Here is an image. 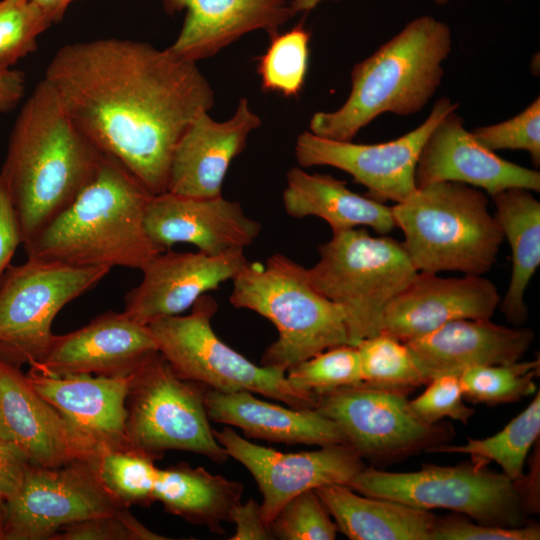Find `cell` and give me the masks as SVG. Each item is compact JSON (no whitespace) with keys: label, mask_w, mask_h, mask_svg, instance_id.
<instances>
[{"label":"cell","mask_w":540,"mask_h":540,"mask_svg":"<svg viewBox=\"0 0 540 540\" xmlns=\"http://www.w3.org/2000/svg\"><path fill=\"white\" fill-rule=\"evenodd\" d=\"M44 78L82 133L152 195L167 189L182 134L215 103L196 62L129 39L68 43Z\"/></svg>","instance_id":"cell-1"},{"label":"cell","mask_w":540,"mask_h":540,"mask_svg":"<svg viewBox=\"0 0 540 540\" xmlns=\"http://www.w3.org/2000/svg\"><path fill=\"white\" fill-rule=\"evenodd\" d=\"M102 157L43 78L18 114L0 173L23 246L70 205L93 179Z\"/></svg>","instance_id":"cell-2"},{"label":"cell","mask_w":540,"mask_h":540,"mask_svg":"<svg viewBox=\"0 0 540 540\" xmlns=\"http://www.w3.org/2000/svg\"><path fill=\"white\" fill-rule=\"evenodd\" d=\"M152 194L114 158L103 154L93 179L36 237L27 258L73 266L142 270L162 248L144 226Z\"/></svg>","instance_id":"cell-3"},{"label":"cell","mask_w":540,"mask_h":540,"mask_svg":"<svg viewBox=\"0 0 540 540\" xmlns=\"http://www.w3.org/2000/svg\"><path fill=\"white\" fill-rule=\"evenodd\" d=\"M452 47L448 25L431 16L409 22L397 35L351 70V90L335 111L315 113L309 131L317 136L352 141L383 113L419 112L443 77L442 64Z\"/></svg>","instance_id":"cell-4"},{"label":"cell","mask_w":540,"mask_h":540,"mask_svg":"<svg viewBox=\"0 0 540 540\" xmlns=\"http://www.w3.org/2000/svg\"><path fill=\"white\" fill-rule=\"evenodd\" d=\"M391 209L418 271L483 275L495 264L504 236L481 189L434 182L416 187Z\"/></svg>","instance_id":"cell-5"},{"label":"cell","mask_w":540,"mask_h":540,"mask_svg":"<svg viewBox=\"0 0 540 540\" xmlns=\"http://www.w3.org/2000/svg\"><path fill=\"white\" fill-rule=\"evenodd\" d=\"M232 281L231 305L258 313L277 329L261 365L286 372L326 349L351 345L342 309L289 257L275 253L264 265L250 262Z\"/></svg>","instance_id":"cell-6"},{"label":"cell","mask_w":540,"mask_h":540,"mask_svg":"<svg viewBox=\"0 0 540 540\" xmlns=\"http://www.w3.org/2000/svg\"><path fill=\"white\" fill-rule=\"evenodd\" d=\"M318 253L309 279L342 309L353 346L380 333L388 304L418 272L402 242L365 229L333 233Z\"/></svg>","instance_id":"cell-7"},{"label":"cell","mask_w":540,"mask_h":540,"mask_svg":"<svg viewBox=\"0 0 540 540\" xmlns=\"http://www.w3.org/2000/svg\"><path fill=\"white\" fill-rule=\"evenodd\" d=\"M216 300L205 294L188 315L159 318L148 324L157 351L181 379L221 392L247 391L295 408H315L317 396L293 386L286 372L256 365L223 342L211 320Z\"/></svg>","instance_id":"cell-8"},{"label":"cell","mask_w":540,"mask_h":540,"mask_svg":"<svg viewBox=\"0 0 540 540\" xmlns=\"http://www.w3.org/2000/svg\"><path fill=\"white\" fill-rule=\"evenodd\" d=\"M206 389L179 378L158 351L150 353L129 375L126 432L131 449L155 461L166 451L183 450L224 463L229 456L210 426Z\"/></svg>","instance_id":"cell-9"},{"label":"cell","mask_w":540,"mask_h":540,"mask_svg":"<svg viewBox=\"0 0 540 540\" xmlns=\"http://www.w3.org/2000/svg\"><path fill=\"white\" fill-rule=\"evenodd\" d=\"M363 495L416 508L449 509L477 523L518 527L527 523L515 482L487 466L426 465L412 472H386L365 467L348 485Z\"/></svg>","instance_id":"cell-10"},{"label":"cell","mask_w":540,"mask_h":540,"mask_svg":"<svg viewBox=\"0 0 540 540\" xmlns=\"http://www.w3.org/2000/svg\"><path fill=\"white\" fill-rule=\"evenodd\" d=\"M110 270L32 258L10 265L0 285V360L17 368L37 363L54 335L56 315Z\"/></svg>","instance_id":"cell-11"},{"label":"cell","mask_w":540,"mask_h":540,"mask_svg":"<svg viewBox=\"0 0 540 540\" xmlns=\"http://www.w3.org/2000/svg\"><path fill=\"white\" fill-rule=\"evenodd\" d=\"M406 395L361 382L317 395L315 408L339 426L363 459L398 460L451 441L453 427L420 419Z\"/></svg>","instance_id":"cell-12"},{"label":"cell","mask_w":540,"mask_h":540,"mask_svg":"<svg viewBox=\"0 0 540 540\" xmlns=\"http://www.w3.org/2000/svg\"><path fill=\"white\" fill-rule=\"evenodd\" d=\"M128 513L88 460L54 468L30 465L17 493L5 501L2 540H51L71 523Z\"/></svg>","instance_id":"cell-13"},{"label":"cell","mask_w":540,"mask_h":540,"mask_svg":"<svg viewBox=\"0 0 540 540\" xmlns=\"http://www.w3.org/2000/svg\"><path fill=\"white\" fill-rule=\"evenodd\" d=\"M457 106L443 97L435 102L420 126L397 139L377 144L331 140L304 131L296 139V160L301 168L330 166L348 173L367 188L368 197L379 202H402L416 189L415 170L426 139Z\"/></svg>","instance_id":"cell-14"},{"label":"cell","mask_w":540,"mask_h":540,"mask_svg":"<svg viewBox=\"0 0 540 540\" xmlns=\"http://www.w3.org/2000/svg\"><path fill=\"white\" fill-rule=\"evenodd\" d=\"M213 434L227 455L254 477L263 497L262 518L268 526L294 496L325 485H348L366 467L364 459L346 443L283 453L255 444L228 426L213 429Z\"/></svg>","instance_id":"cell-15"},{"label":"cell","mask_w":540,"mask_h":540,"mask_svg":"<svg viewBox=\"0 0 540 540\" xmlns=\"http://www.w3.org/2000/svg\"><path fill=\"white\" fill-rule=\"evenodd\" d=\"M249 263L244 250L209 255L167 249L142 268V281L125 295L124 312L146 326L159 318L180 315Z\"/></svg>","instance_id":"cell-16"},{"label":"cell","mask_w":540,"mask_h":540,"mask_svg":"<svg viewBox=\"0 0 540 540\" xmlns=\"http://www.w3.org/2000/svg\"><path fill=\"white\" fill-rule=\"evenodd\" d=\"M144 226L152 242L163 250L189 243L209 255L244 250L262 228L245 214L240 203L222 195L198 198L168 191L150 197Z\"/></svg>","instance_id":"cell-17"},{"label":"cell","mask_w":540,"mask_h":540,"mask_svg":"<svg viewBox=\"0 0 540 540\" xmlns=\"http://www.w3.org/2000/svg\"><path fill=\"white\" fill-rule=\"evenodd\" d=\"M0 437L31 465L54 468L88 460L95 449L28 382L20 368L0 360Z\"/></svg>","instance_id":"cell-18"},{"label":"cell","mask_w":540,"mask_h":540,"mask_svg":"<svg viewBox=\"0 0 540 540\" xmlns=\"http://www.w3.org/2000/svg\"><path fill=\"white\" fill-rule=\"evenodd\" d=\"M497 287L482 275L444 278L418 271L385 309L380 333L408 342L460 319H490L499 306Z\"/></svg>","instance_id":"cell-19"},{"label":"cell","mask_w":540,"mask_h":540,"mask_svg":"<svg viewBox=\"0 0 540 540\" xmlns=\"http://www.w3.org/2000/svg\"><path fill=\"white\" fill-rule=\"evenodd\" d=\"M456 110L446 114L426 139L415 170L416 187L449 181L482 189L490 196L509 188L540 190L538 171L482 146Z\"/></svg>","instance_id":"cell-20"},{"label":"cell","mask_w":540,"mask_h":540,"mask_svg":"<svg viewBox=\"0 0 540 540\" xmlns=\"http://www.w3.org/2000/svg\"><path fill=\"white\" fill-rule=\"evenodd\" d=\"M154 351L148 326L124 311H107L78 330L54 334L46 353L30 369L53 376H128Z\"/></svg>","instance_id":"cell-21"},{"label":"cell","mask_w":540,"mask_h":540,"mask_svg":"<svg viewBox=\"0 0 540 540\" xmlns=\"http://www.w3.org/2000/svg\"><path fill=\"white\" fill-rule=\"evenodd\" d=\"M260 125L261 119L247 98L239 100L226 121H216L208 112L199 114L174 148L166 191L198 198L221 196L231 162Z\"/></svg>","instance_id":"cell-22"},{"label":"cell","mask_w":540,"mask_h":540,"mask_svg":"<svg viewBox=\"0 0 540 540\" xmlns=\"http://www.w3.org/2000/svg\"><path fill=\"white\" fill-rule=\"evenodd\" d=\"M34 390L95 449H131L126 432L128 376H53L30 369Z\"/></svg>","instance_id":"cell-23"},{"label":"cell","mask_w":540,"mask_h":540,"mask_svg":"<svg viewBox=\"0 0 540 540\" xmlns=\"http://www.w3.org/2000/svg\"><path fill=\"white\" fill-rule=\"evenodd\" d=\"M162 4L168 14L186 11L168 48L196 63L247 33L264 30L272 36L295 15L287 0H162Z\"/></svg>","instance_id":"cell-24"},{"label":"cell","mask_w":540,"mask_h":540,"mask_svg":"<svg viewBox=\"0 0 540 540\" xmlns=\"http://www.w3.org/2000/svg\"><path fill=\"white\" fill-rule=\"evenodd\" d=\"M533 340L529 328L506 327L490 319H460L404 343L431 380L441 374L460 376L476 366L519 361Z\"/></svg>","instance_id":"cell-25"},{"label":"cell","mask_w":540,"mask_h":540,"mask_svg":"<svg viewBox=\"0 0 540 540\" xmlns=\"http://www.w3.org/2000/svg\"><path fill=\"white\" fill-rule=\"evenodd\" d=\"M204 404L209 420L238 427L248 438L319 447L348 444L339 426L316 408L284 407L251 392L210 388L205 391Z\"/></svg>","instance_id":"cell-26"},{"label":"cell","mask_w":540,"mask_h":540,"mask_svg":"<svg viewBox=\"0 0 540 540\" xmlns=\"http://www.w3.org/2000/svg\"><path fill=\"white\" fill-rule=\"evenodd\" d=\"M282 200L289 216L321 218L332 233L366 226L384 235L396 227L391 207L353 192L345 181L300 166L287 172Z\"/></svg>","instance_id":"cell-27"},{"label":"cell","mask_w":540,"mask_h":540,"mask_svg":"<svg viewBox=\"0 0 540 540\" xmlns=\"http://www.w3.org/2000/svg\"><path fill=\"white\" fill-rule=\"evenodd\" d=\"M315 492L338 531L351 540H431L437 517L430 510L363 495L342 484Z\"/></svg>","instance_id":"cell-28"},{"label":"cell","mask_w":540,"mask_h":540,"mask_svg":"<svg viewBox=\"0 0 540 540\" xmlns=\"http://www.w3.org/2000/svg\"><path fill=\"white\" fill-rule=\"evenodd\" d=\"M242 492L241 482L178 463L158 468L152 496L167 512L221 534L222 523L231 522Z\"/></svg>","instance_id":"cell-29"},{"label":"cell","mask_w":540,"mask_h":540,"mask_svg":"<svg viewBox=\"0 0 540 540\" xmlns=\"http://www.w3.org/2000/svg\"><path fill=\"white\" fill-rule=\"evenodd\" d=\"M495 218L507 239L512 258L509 285L500 309L514 325L528 317L526 289L540 265V202L530 190L509 188L491 196Z\"/></svg>","instance_id":"cell-30"},{"label":"cell","mask_w":540,"mask_h":540,"mask_svg":"<svg viewBox=\"0 0 540 540\" xmlns=\"http://www.w3.org/2000/svg\"><path fill=\"white\" fill-rule=\"evenodd\" d=\"M540 435V393L501 431L484 438L468 439L463 445L443 444L430 449V453H460L471 457L477 466L496 462L513 482L524 476V465L530 448Z\"/></svg>","instance_id":"cell-31"},{"label":"cell","mask_w":540,"mask_h":540,"mask_svg":"<svg viewBox=\"0 0 540 540\" xmlns=\"http://www.w3.org/2000/svg\"><path fill=\"white\" fill-rule=\"evenodd\" d=\"M97 478L121 505H150L158 468L134 449H102L89 459Z\"/></svg>","instance_id":"cell-32"},{"label":"cell","mask_w":540,"mask_h":540,"mask_svg":"<svg viewBox=\"0 0 540 540\" xmlns=\"http://www.w3.org/2000/svg\"><path fill=\"white\" fill-rule=\"evenodd\" d=\"M356 347L365 383L408 392L430 381L407 344L393 336L379 333Z\"/></svg>","instance_id":"cell-33"},{"label":"cell","mask_w":540,"mask_h":540,"mask_svg":"<svg viewBox=\"0 0 540 540\" xmlns=\"http://www.w3.org/2000/svg\"><path fill=\"white\" fill-rule=\"evenodd\" d=\"M311 34L303 22L270 36V43L257 62L261 87L285 97L297 96L305 83Z\"/></svg>","instance_id":"cell-34"},{"label":"cell","mask_w":540,"mask_h":540,"mask_svg":"<svg viewBox=\"0 0 540 540\" xmlns=\"http://www.w3.org/2000/svg\"><path fill=\"white\" fill-rule=\"evenodd\" d=\"M540 360L469 368L460 374L464 398L474 403L497 405L519 401L536 391Z\"/></svg>","instance_id":"cell-35"},{"label":"cell","mask_w":540,"mask_h":540,"mask_svg":"<svg viewBox=\"0 0 540 540\" xmlns=\"http://www.w3.org/2000/svg\"><path fill=\"white\" fill-rule=\"evenodd\" d=\"M288 381L315 396L363 382L356 346L345 344L326 349L286 371Z\"/></svg>","instance_id":"cell-36"},{"label":"cell","mask_w":540,"mask_h":540,"mask_svg":"<svg viewBox=\"0 0 540 540\" xmlns=\"http://www.w3.org/2000/svg\"><path fill=\"white\" fill-rule=\"evenodd\" d=\"M51 25L31 0H0V71L32 53Z\"/></svg>","instance_id":"cell-37"},{"label":"cell","mask_w":540,"mask_h":540,"mask_svg":"<svg viewBox=\"0 0 540 540\" xmlns=\"http://www.w3.org/2000/svg\"><path fill=\"white\" fill-rule=\"evenodd\" d=\"M274 539L333 540L337 526L315 492L308 490L287 501L269 525Z\"/></svg>","instance_id":"cell-38"},{"label":"cell","mask_w":540,"mask_h":540,"mask_svg":"<svg viewBox=\"0 0 540 540\" xmlns=\"http://www.w3.org/2000/svg\"><path fill=\"white\" fill-rule=\"evenodd\" d=\"M471 133L482 146L493 152L498 150H524L530 154L533 164L539 167V97L513 118L501 123L478 127Z\"/></svg>","instance_id":"cell-39"},{"label":"cell","mask_w":540,"mask_h":540,"mask_svg":"<svg viewBox=\"0 0 540 540\" xmlns=\"http://www.w3.org/2000/svg\"><path fill=\"white\" fill-rule=\"evenodd\" d=\"M422 394L409 400L414 413L427 423L451 418L468 423L474 410L464 403L459 375L441 374L432 378Z\"/></svg>","instance_id":"cell-40"},{"label":"cell","mask_w":540,"mask_h":540,"mask_svg":"<svg viewBox=\"0 0 540 540\" xmlns=\"http://www.w3.org/2000/svg\"><path fill=\"white\" fill-rule=\"evenodd\" d=\"M132 514L103 515L61 528L51 540H163Z\"/></svg>","instance_id":"cell-41"},{"label":"cell","mask_w":540,"mask_h":540,"mask_svg":"<svg viewBox=\"0 0 540 540\" xmlns=\"http://www.w3.org/2000/svg\"><path fill=\"white\" fill-rule=\"evenodd\" d=\"M540 527L526 523L518 527H503L473 523L461 517L437 518L431 540H538Z\"/></svg>","instance_id":"cell-42"},{"label":"cell","mask_w":540,"mask_h":540,"mask_svg":"<svg viewBox=\"0 0 540 540\" xmlns=\"http://www.w3.org/2000/svg\"><path fill=\"white\" fill-rule=\"evenodd\" d=\"M20 244L22 237L15 209L0 175V285Z\"/></svg>","instance_id":"cell-43"},{"label":"cell","mask_w":540,"mask_h":540,"mask_svg":"<svg viewBox=\"0 0 540 540\" xmlns=\"http://www.w3.org/2000/svg\"><path fill=\"white\" fill-rule=\"evenodd\" d=\"M30 465L19 449L0 437V500L5 502L17 493Z\"/></svg>","instance_id":"cell-44"},{"label":"cell","mask_w":540,"mask_h":540,"mask_svg":"<svg viewBox=\"0 0 540 540\" xmlns=\"http://www.w3.org/2000/svg\"><path fill=\"white\" fill-rule=\"evenodd\" d=\"M235 532L231 540H269L274 539L269 526L262 518L261 505L255 499L239 503L231 517Z\"/></svg>","instance_id":"cell-45"},{"label":"cell","mask_w":540,"mask_h":540,"mask_svg":"<svg viewBox=\"0 0 540 540\" xmlns=\"http://www.w3.org/2000/svg\"><path fill=\"white\" fill-rule=\"evenodd\" d=\"M25 90V75L18 70L0 71V112L13 109Z\"/></svg>","instance_id":"cell-46"},{"label":"cell","mask_w":540,"mask_h":540,"mask_svg":"<svg viewBox=\"0 0 540 540\" xmlns=\"http://www.w3.org/2000/svg\"><path fill=\"white\" fill-rule=\"evenodd\" d=\"M51 22L61 21L69 5L76 0H31Z\"/></svg>","instance_id":"cell-47"},{"label":"cell","mask_w":540,"mask_h":540,"mask_svg":"<svg viewBox=\"0 0 540 540\" xmlns=\"http://www.w3.org/2000/svg\"><path fill=\"white\" fill-rule=\"evenodd\" d=\"M325 0H293L290 2L291 8L295 14L300 12H309L318 4Z\"/></svg>","instance_id":"cell-48"},{"label":"cell","mask_w":540,"mask_h":540,"mask_svg":"<svg viewBox=\"0 0 540 540\" xmlns=\"http://www.w3.org/2000/svg\"><path fill=\"white\" fill-rule=\"evenodd\" d=\"M4 513H5V502L0 500V540H2Z\"/></svg>","instance_id":"cell-49"},{"label":"cell","mask_w":540,"mask_h":540,"mask_svg":"<svg viewBox=\"0 0 540 540\" xmlns=\"http://www.w3.org/2000/svg\"><path fill=\"white\" fill-rule=\"evenodd\" d=\"M437 4L443 5L446 4L449 0H434Z\"/></svg>","instance_id":"cell-50"}]
</instances>
